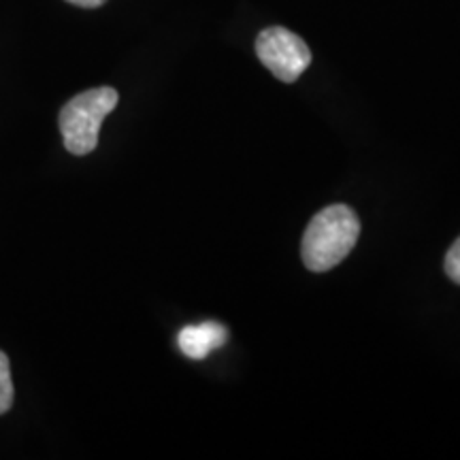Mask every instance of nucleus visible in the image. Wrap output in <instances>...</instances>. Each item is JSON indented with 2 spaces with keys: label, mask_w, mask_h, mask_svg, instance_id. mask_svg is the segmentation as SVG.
<instances>
[{
  "label": "nucleus",
  "mask_w": 460,
  "mask_h": 460,
  "mask_svg": "<svg viewBox=\"0 0 460 460\" xmlns=\"http://www.w3.org/2000/svg\"><path fill=\"white\" fill-rule=\"evenodd\" d=\"M119 94L113 88H92L77 94L62 107L60 132L65 147L75 156H88L99 146L102 119L118 105Z\"/></svg>",
  "instance_id": "obj_2"
},
{
  "label": "nucleus",
  "mask_w": 460,
  "mask_h": 460,
  "mask_svg": "<svg viewBox=\"0 0 460 460\" xmlns=\"http://www.w3.org/2000/svg\"><path fill=\"white\" fill-rule=\"evenodd\" d=\"M13 379H11V365L9 356L0 352V416L7 413L13 405Z\"/></svg>",
  "instance_id": "obj_5"
},
{
  "label": "nucleus",
  "mask_w": 460,
  "mask_h": 460,
  "mask_svg": "<svg viewBox=\"0 0 460 460\" xmlns=\"http://www.w3.org/2000/svg\"><path fill=\"white\" fill-rule=\"evenodd\" d=\"M66 3L77 4V7H84V9H96L101 7V4H105L107 0H66Z\"/></svg>",
  "instance_id": "obj_7"
},
{
  "label": "nucleus",
  "mask_w": 460,
  "mask_h": 460,
  "mask_svg": "<svg viewBox=\"0 0 460 460\" xmlns=\"http://www.w3.org/2000/svg\"><path fill=\"white\" fill-rule=\"evenodd\" d=\"M256 54L279 82L295 84L312 65V49L284 26L264 28L256 39Z\"/></svg>",
  "instance_id": "obj_3"
},
{
  "label": "nucleus",
  "mask_w": 460,
  "mask_h": 460,
  "mask_svg": "<svg viewBox=\"0 0 460 460\" xmlns=\"http://www.w3.org/2000/svg\"><path fill=\"white\" fill-rule=\"evenodd\" d=\"M446 273L454 284L460 286V237L454 241L450 250L446 254Z\"/></svg>",
  "instance_id": "obj_6"
},
{
  "label": "nucleus",
  "mask_w": 460,
  "mask_h": 460,
  "mask_svg": "<svg viewBox=\"0 0 460 460\" xmlns=\"http://www.w3.org/2000/svg\"><path fill=\"white\" fill-rule=\"evenodd\" d=\"M360 237V222L348 205H331L309 222L303 234L301 256L305 267L314 273L335 269L349 256Z\"/></svg>",
  "instance_id": "obj_1"
},
{
  "label": "nucleus",
  "mask_w": 460,
  "mask_h": 460,
  "mask_svg": "<svg viewBox=\"0 0 460 460\" xmlns=\"http://www.w3.org/2000/svg\"><path fill=\"white\" fill-rule=\"evenodd\" d=\"M228 341V329L222 326L220 322H203L197 326H186L177 335V345L188 358L192 360H203L209 356L214 349L222 348Z\"/></svg>",
  "instance_id": "obj_4"
}]
</instances>
